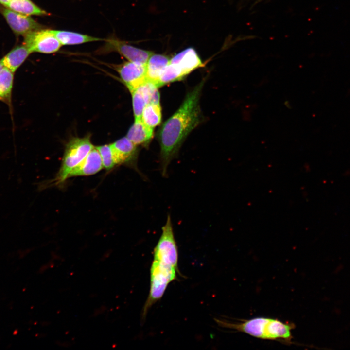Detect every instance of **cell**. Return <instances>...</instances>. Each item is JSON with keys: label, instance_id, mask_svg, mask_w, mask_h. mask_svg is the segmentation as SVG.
Masks as SVG:
<instances>
[{"label": "cell", "instance_id": "cell-1", "mask_svg": "<svg viewBox=\"0 0 350 350\" xmlns=\"http://www.w3.org/2000/svg\"><path fill=\"white\" fill-rule=\"evenodd\" d=\"M204 83L202 81L187 94L178 109L158 131L160 162L163 176L167 175L168 165L176 156L187 135L201 121L199 99Z\"/></svg>", "mask_w": 350, "mask_h": 350}, {"label": "cell", "instance_id": "cell-2", "mask_svg": "<svg viewBox=\"0 0 350 350\" xmlns=\"http://www.w3.org/2000/svg\"><path fill=\"white\" fill-rule=\"evenodd\" d=\"M153 257L148 298L157 301L162 297L169 284L176 279L178 272V250L170 215L162 228Z\"/></svg>", "mask_w": 350, "mask_h": 350}, {"label": "cell", "instance_id": "cell-3", "mask_svg": "<svg viewBox=\"0 0 350 350\" xmlns=\"http://www.w3.org/2000/svg\"><path fill=\"white\" fill-rule=\"evenodd\" d=\"M216 322L222 327L245 332L257 338L277 340L287 344L292 343V330L295 327L292 323L263 317L237 322L217 319Z\"/></svg>", "mask_w": 350, "mask_h": 350}, {"label": "cell", "instance_id": "cell-4", "mask_svg": "<svg viewBox=\"0 0 350 350\" xmlns=\"http://www.w3.org/2000/svg\"><path fill=\"white\" fill-rule=\"evenodd\" d=\"M90 136L74 137L66 144L60 168L55 177L41 184V189L62 184L70 172L79 165L94 148Z\"/></svg>", "mask_w": 350, "mask_h": 350}, {"label": "cell", "instance_id": "cell-5", "mask_svg": "<svg viewBox=\"0 0 350 350\" xmlns=\"http://www.w3.org/2000/svg\"><path fill=\"white\" fill-rule=\"evenodd\" d=\"M23 44L33 52L50 54L57 52L62 44L52 29L41 28L24 35Z\"/></svg>", "mask_w": 350, "mask_h": 350}, {"label": "cell", "instance_id": "cell-6", "mask_svg": "<svg viewBox=\"0 0 350 350\" xmlns=\"http://www.w3.org/2000/svg\"><path fill=\"white\" fill-rule=\"evenodd\" d=\"M105 43L97 52L107 53L116 52L126 58L127 61L142 64H146L152 51L135 47L128 43L114 37L105 39Z\"/></svg>", "mask_w": 350, "mask_h": 350}, {"label": "cell", "instance_id": "cell-7", "mask_svg": "<svg viewBox=\"0 0 350 350\" xmlns=\"http://www.w3.org/2000/svg\"><path fill=\"white\" fill-rule=\"evenodd\" d=\"M146 65L127 61L113 66L122 81L131 91L147 81Z\"/></svg>", "mask_w": 350, "mask_h": 350}, {"label": "cell", "instance_id": "cell-8", "mask_svg": "<svg viewBox=\"0 0 350 350\" xmlns=\"http://www.w3.org/2000/svg\"><path fill=\"white\" fill-rule=\"evenodd\" d=\"M116 165H123L132 168L143 176L137 167L138 149L126 137L110 144Z\"/></svg>", "mask_w": 350, "mask_h": 350}, {"label": "cell", "instance_id": "cell-9", "mask_svg": "<svg viewBox=\"0 0 350 350\" xmlns=\"http://www.w3.org/2000/svg\"><path fill=\"white\" fill-rule=\"evenodd\" d=\"M0 13L17 36H24L32 31L43 28L42 25L30 16L14 11L0 4Z\"/></svg>", "mask_w": 350, "mask_h": 350}, {"label": "cell", "instance_id": "cell-10", "mask_svg": "<svg viewBox=\"0 0 350 350\" xmlns=\"http://www.w3.org/2000/svg\"><path fill=\"white\" fill-rule=\"evenodd\" d=\"M103 168L99 152L96 147H94L86 158L70 172L68 179L93 175L99 172Z\"/></svg>", "mask_w": 350, "mask_h": 350}, {"label": "cell", "instance_id": "cell-11", "mask_svg": "<svg viewBox=\"0 0 350 350\" xmlns=\"http://www.w3.org/2000/svg\"><path fill=\"white\" fill-rule=\"evenodd\" d=\"M170 63L176 65L185 76L193 70L204 66L197 52L192 47L187 48L176 54L170 59Z\"/></svg>", "mask_w": 350, "mask_h": 350}, {"label": "cell", "instance_id": "cell-12", "mask_svg": "<svg viewBox=\"0 0 350 350\" xmlns=\"http://www.w3.org/2000/svg\"><path fill=\"white\" fill-rule=\"evenodd\" d=\"M153 136V128L146 125L141 119L135 120L126 137L137 146H147Z\"/></svg>", "mask_w": 350, "mask_h": 350}, {"label": "cell", "instance_id": "cell-13", "mask_svg": "<svg viewBox=\"0 0 350 350\" xmlns=\"http://www.w3.org/2000/svg\"><path fill=\"white\" fill-rule=\"evenodd\" d=\"M31 53L29 49L23 43L14 47L1 61L4 67L15 73Z\"/></svg>", "mask_w": 350, "mask_h": 350}, {"label": "cell", "instance_id": "cell-14", "mask_svg": "<svg viewBox=\"0 0 350 350\" xmlns=\"http://www.w3.org/2000/svg\"><path fill=\"white\" fill-rule=\"evenodd\" d=\"M170 59L167 55L153 53L146 65L147 81L156 85L162 71L170 63Z\"/></svg>", "mask_w": 350, "mask_h": 350}, {"label": "cell", "instance_id": "cell-15", "mask_svg": "<svg viewBox=\"0 0 350 350\" xmlns=\"http://www.w3.org/2000/svg\"><path fill=\"white\" fill-rule=\"evenodd\" d=\"M52 31L62 45H77L105 40L71 31L52 29Z\"/></svg>", "mask_w": 350, "mask_h": 350}, {"label": "cell", "instance_id": "cell-16", "mask_svg": "<svg viewBox=\"0 0 350 350\" xmlns=\"http://www.w3.org/2000/svg\"><path fill=\"white\" fill-rule=\"evenodd\" d=\"M14 73L3 67L0 70V101L12 108V95Z\"/></svg>", "mask_w": 350, "mask_h": 350}, {"label": "cell", "instance_id": "cell-17", "mask_svg": "<svg viewBox=\"0 0 350 350\" xmlns=\"http://www.w3.org/2000/svg\"><path fill=\"white\" fill-rule=\"evenodd\" d=\"M4 6L14 11L28 16L32 15L42 16L50 15L31 0H11Z\"/></svg>", "mask_w": 350, "mask_h": 350}, {"label": "cell", "instance_id": "cell-18", "mask_svg": "<svg viewBox=\"0 0 350 350\" xmlns=\"http://www.w3.org/2000/svg\"><path fill=\"white\" fill-rule=\"evenodd\" d=\"M141 119L146 125L152 128L159 125L161 121L160 105H147L143 110Z\"/></svg>", "mask_w": 350, "mask_h": 350}, {"label": "cell", "instance_id": "cell-19", "mask_svg": "<svg viewBox=\"0 0 350 350\" xmlns=\"http://www.w3.org/2000/svg\"><path fill=\"white\" fill-rule=\"evenodd\" d=\"M185 77V75L176 65L170 63L162 71L155 85L159 88L169 83L181 80Z\"/></svg>", "mask_w": 350, "mask_h": 350}, {"label": "cell", "instance_id": "cell-20", "mask_svg": "<svg viewBox=\"0 0 350 350\" xmlns=\"http://www.w3.org/2000/svg\"><path fill=\"white\" fill-rule=\"evenodd\" d=\"M135 120L140 119L143 110L147 105L145 96L140 87L130 91Z\"/></svg>", "mask_w": 350, "mask_h": 350}, {"label": "cell", "instance_id": "cell-21", "mask_svg": "<svg viewBox=\"0 0 350 350\" xmlns=\"http://www.w3.org/2000/svg\"><path fill=\"white\" fill-rule=\"evenodd\" d=\"M100 155L103 167L109 171L116 166L113 151L110 144L96 146Z\"/></svg>", "mask_w": 350, "mask_h": 350}, {"label": "cell", "instance_id": "cell-22", "mask_svg": "<svg viewBox=\"0 0 350 350\" xmlns=\"http://www.w3.org/2000/svg\"><path fill=\"white\" fill-rule=\"evenodd\" d=\"M11 0H0V4L5 6Z\"/></svg>", "mask_w": 350, "mask_h": 350}, {"label": "cell", "instance_id": "cell-23", "mask_svg": "<svg viewBox=\"0 0 350 350\" xmlns=\"http://www.w3.org/2000/svg\"><path fill=\"white\" fill-rule=\"evenodd\" d=\"M3 65L2 64V63L1 61V59L0 60V70L3 68Z\"/></svg>", "mask_w": 350, "mask_h": 350}]
</instances>
